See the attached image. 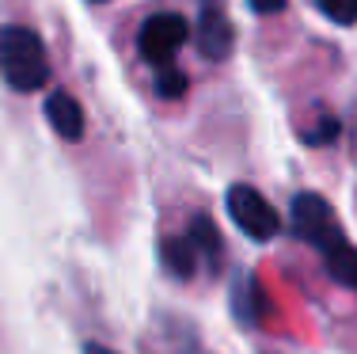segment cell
<instances>
[{"instance_id":"obj_1","label":"cell","mask_w":357,"mask_h":354,"mask_svg":"<svg viewBox=\"0 0 357 354\" xmlns=\"http://www.w3.org/2000/svg\"><path fill=\"white\" fill-rule=\"evenodd\" d=\"M0 77L15 91H38L50 84L46 46L31 27H20V23L0 27Z\"/></svg>"},{"instance_id":"obj_2","label":"cell","mask_w":357,"mask_h":354,"mask_svg":"<svg viewBox=\"0 0 357 354\" xmlns=\"http://www.w3.org/2000/svg\"><path fill=\"white\" fill-rule=\"evenodd\" d=\"M190 38V27L178 12H156L141 23V35H137V50L141 57L160 69V65H172V57L178 54V46Z\"/></svg>"},{"instance_id":"obj_3","label":"cell","mask_w":357,"mask_h":354,"mask_svg":"<svg viewBox=\"0 0 357 354\" xmlns=\"http://www.w3.org/2000/svg\"><path fill=\"white\" fill-rule=\"evenodd\" d=\"M225 202H228L232 221L240 225L251 240H274V236L282 233V217L270 206V198H262L255 187H248V183H236Z\"/></svg>"},{"instance_id":"obj_4","label":"cell","mask_w":357,"mask_h":354,"mask_svg":"<svg viewBox=\"0 0 357 354\" xmlns=\"http://www.w3.org/2000/svg\"><path fill=\"white\" fill-rule=\"evenodd\" d=\"M293 233L301 236L304 244H312L316 251H323L331 240H338V236H346L338 229V217H335V209H331V202L312 195V191H304V195L293 198Z\"/></svg>"},{"instance_id":"obj_5","label":"cell","mask_w":357,"mask_h":354,"mask_svg":"<svg viewBox=\"0 0 357 354\" xmlns=\"http://www.w3.org/2000/svg\"><path fill=\"white\" fill-rule=\"evenodd\" d=\"M194 42H198L202 57L209 61H225L236 46V31L228 23V15L220 12L217 4H206L202 8V20H198V31H194Z\"/></svg>"},{"instance_id":"obj_6","label":"cell","mask_w":357,"mask_h":354,"mask_svg":"<svg viewBox=\"0 0 357 354\" xmlns=\"http://www.w3.org/2000/svg\"><path fill=\"white\" fill-rule=\"evenodd\" d=\"M46 118H50L57 138H65V141L84 138V107L76 103L69 91H50L46 96Z\"/></svg>"},{"instance_id":"obj_7","label":"cell","mask_w":357,"mask_h":354,"mask_svg":"<svg viewBox=\"0 0 357 354\" xmlns=\"http://www.w3.org/2000/svg\"><path fill=\"white\" fill-rule=\"evenodd\" d=\"M319 256H323L327 274L335 278V282L350 286V290L357 293V248H354V244L346 240V236H338V240H331Z\"/></svg>"},{"instance_id":"obj_8","label":"cell","mask_w":357,"mask_h":354,"mask_svg":"<svg viewBox=\"0 0 357 354\" xmlns=\"http://www.w3.org/2000/svg\"><path fill=\"white\" fill-rule=\"evenodd\" d=\"M232 309L236 316L243 320V324H259V316L266 313V297H262L259 282H255V274H236V286H232Z\"/></svg>"},{"instance_id":"obj_9","label":"cell","mask_w":357,"mask_h":354,"mask_svg":"<svg viewBox=\"0 0 357 354\" xmlns=\"http://www.w3.org/2000/svg\"><path fill=\"white\" fill-rule=\"evenodd\" d=\"M160 256H164V267L175 278H194V271H198V259H202L186 236H172V240H164V244H160Z\"/></svg>"},{"instance_id":"obj_10","label":"cell","mask_w":357,"mask_h":354,"mask_svg":"<svg viewBox=\"0 0 357 354\" xmlns=\"http://www.w3.org/2000/svg\"><path fill=\"white\" fill-rule=\"evenodd\" d=\"M186 240L194 244V251H198V256L213 259V263L220 259V251H225V240H220V233H217L213 217H206V214H194L190 229H186Z\"/></svg>"},{"instance_id":"obj_11","label":"cell","mask_w":357,"mask_h":354,"mask_svg":"<svg viewBox=\"0 0 357 354\" xmlns=\"http://www.w3.org/2000/svg\"><path fill=\"white\" fill-rule=\"evenodd\" d=\"M186 73L178 65H160L156 69V96L160 99H183L186 96Z\"/></svg>"},{"instance_id":"obj_12","label":"cell","mask_w":357,"mask_h":354,"mask_svg":"<svg viewBox=\"0 0 357 354\" xmlns=\"http://www.w3.org/2000/svg\"><path fill=\"white\" fill-rule=\"evenodd\" d=\"M319 12L327 15L331 23L350 27V23H357V0H319Z\"/></svg>"},{"instance_id":"obj_13","label":"cell","mask_w":357,"mask_h":354,"mask_svg":"<svg viewBox=\"0 0 357 354\" xmlns=\"http://www.w3.org/2000/svg\"><path fill=\"white\" fill-rule=\"evenodd\" d=\"M335 138H338V122H335V118H323L316 130H304V141H308V145H327V141H335Z\"/></svg>"},{"instance_id":"obj_14","label":"cell","mask_w":357,"mask_h":354,"mask_svg":"<svg viewBox=\"0 0 357 354\" xmlns=\"http://www.w3.org/2000/svg\"><path fill=\"white\" fill-rule=\"evenodd\" d=\"M251 8L259 15H270V12H285V0H251Z\"/></svg>"},{"instance_id":"obj_15","label":"cell","mask_w":357,"mask_h":354,"mask_svg":"<svg viewBox=\"0 0 357 354\" xmlns=\"http://www.w3.org/2000/svg\"><path fill=\"white\" fill-rule=\"evenodd\" d=\"M84 354H114V351H107L103 343H84Z\"/></svg>"},{"instance_id":"obj_16","label":"cell","mask_w":357,"mask_h":354,"mask_svg":"<svg viewBox=\"0 0 357 354\" xmlns=\"http://www.w3.org/2000/svg\"><path fill=\"white\" fill-rule=\"evenodd\" d=\"M96 4H103V0H96Z\"/></svg>"}]
</instances>
